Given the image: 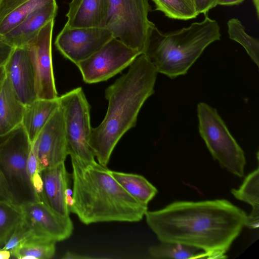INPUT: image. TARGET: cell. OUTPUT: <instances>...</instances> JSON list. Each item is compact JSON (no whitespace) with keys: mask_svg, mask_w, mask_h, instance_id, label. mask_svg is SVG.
Segmentation results:
<instances>
[{"mask_svg":"<svg viewBox=\"0 0 259 259\" xmlns=\"http://www.w3.org/2000/svg\"><path fill=\"white\" fill-rule=\"evenodd\" d=\"M149 227L161 242L197 248L207 258H225L245 225L244 211L226 199L174 202L147 211Z\"/></svg>","mask_w":259,"mask_h":259,"instance_id":"6da1fadb","label":"cell"},{"mask_svg":"<svg viewBox=\"0 0 259 259\" xmlns=\"http://www.w3.org/2000/svg\"><path fill=\"white\" fill-rule=\"evenodd\" d=\"M157 73L142 54L131 64L127 72L106 89L107 110L101 123L92 128L90 139L93 154L101 165L107 167L118 141L135 126L142 106L154 93Z\"/></svg>","mask_w":259,"mask_h":259,"instance_id":"7a4b0ae2","label":"cell"},{"mask_svg":"<svg viewBox=\"0 0 259 259\" xmlns=\"http://www.w3.org/2000/svg\"><path fill=\"white\" fill-rule=\"evenodd\" d=\"M73 204L69 208L85 225L141 221L148 210L113 178L110 169L96 161L71 158Z\"/></svg>","mask_w":259,"mask_h":259,"instance_id":"3957f363","label":"cell"},{"mask_svg":"<svg viewBox=\"0 0 259 259\" xmlns=\"http://www.w3.org/2000/svg\"><path fill=\"white\" fill-rule=\"evenodd\" d=\"M220 37L218 22L205 14L202 21L171 32L163 33L153 25L143 54L157 72L173 79L186 74L206 47Z\"/></svg>","mask_w":259,"mask_h":259,"instance_id":"277c9868","label":"cell"},{"mask_svg":"<svg viewBox=\"0 0 259 259\" xmlns=\"http://www.w3.org/2000/svg\"><path fill=\"white\" fill-rule=\"evenodd\" d=\"M31 147L28 137L20 124L10 133L0 148V172L13 203L20 206L39 200L28 169Z\"/></svg>","mask_w":259,"mask_h":259,"instance_id":"5b68a950","label":"cell"},{"mask_svg":"<svg viewBox=\"0 0 259 259\" xmlns=\"http://www.w3.org/2000/svg\"><path fill=\"white\" fill-rule=\"evenodd\" d=\"M197 111L199 134L213 159L230 172L243 177L246 164L244 151L217 109L204 102H200Z\"/></svg>","mask_w":259,"mask_h":259,"instance_id":"8992f818","label":"cell"},{"mask_svg":"<svg viewBox=\"0 0 259 259\" xmlns=\"http://www.w3.org/2000/svg\"><path fill=\"white\" fill-rule=\"evenodd\" d=\"M106 28L114 37L143 54L149 32L154 25L148 19V0H109Z\"/></svg>","mask_w":259,"mask_h":259,"instance_id":"52a82bcc","label":"cell"},{"mask_svg":"<svg viewBox=\"0 0 259 259\" xmlns=\"http://www.w3.org/2000/svg\"><path fill=\"white\" fill-rule=\"evenodd\" d=\"M64 115L68 155L85 163L95 161L90 145V106L81 88L59 97Z\"/></svg>","mask_w":259,"mask_h":259,"instance_id":"ba28073f","label":"cell"},{"mask_svg":"<svg viewBox=\"0 0 259 259\" xmlns=\"http://www.w3.org/2000/svg\"><path fill=\"white\" fill-rule=\"evenodd\" d=\"M141 54L112 37L100 50L76 64L83 81L95 83L107 80L129 66Z\"/></svg>","mask_w":259,"mask_h":259,"instance_id":"9c48e42d","label":"cell"},{"mask_svg":"<svg viewBox=\"0 0 259 259\" xmlns=\"http://www.w3.org/2000/svg\"><path fill=\"white\" fill-rule=\"evenodd\" d=\"M54 19L50 21L26 47L34 69L37 99L58 97L54 76L52 39Z\"/></svg>","mask_w":259,"mask_h":259,"instance_id":"30bf717a","label":"cell"},{"mask_svg":"<svg viewBox=\"0 0 259 259\" xmlns=\"http://www.w3.org/2000/svg\"><path fill=\"white\" fill-rule=\"evenodd\" d=\"M113 36L106 28H70L64 25L55 45L67 59L77 64L100 50Z\"/></svg>","mask_w":259,"mask_h":259,"instance_id":"8fae6325","label":"cell"},{"mask_svg":"<svg viewBox=\"0 0 259 259\" xmlns=\"http://www.w3.org/2000/svg\"><path fill=\"white\" fill-rule=\"evenodd\" d=\"M31 144L38 160L39 171L64 162L68 153L63 112L60 105Z\"/></svg>","mask_w":259,"mask_h":259,"instance_id":"7c38bea8","label":"cell"},{"mask_svg":"<svg viewBox=\"0 0 259 259\" xmlns=\"http://www.w3.org/2000/svg\"><path fill=\"white\" fill-rule=\"evenodd\" d=\"M21 207L22 221L33 234L51 238L56 242L66 240L71 235L73 226L69 215L57 213L40 200Z\"/></svg>","mask_w":259,"mask_h":259,"instance_id":"4fadbf2b","label":"cell"},{"mask_svg":"<svg viewBox=\"0 0 259 259\" xmlns=\"http://www.w3.org/2000/svg\"><path fill=\"white\" fill-rule=\"evenodd\" d=\"M4 67L7 78L23 104L27 106L37 99L34 69L26 46L14 48Z\"/></svg>","mask_w":259,"mask_h":259,"instance_id":"5bb4252c","label":"cell"},{"mask_svg":"<svg viewBox=\"0 0 259 259\" xmlns=\"http://www.w3.org/2000/svg\"><path fill=\"white\" fill-rule=\"evenodd\" d=\"M42 181L40 200L57 213L69 215L65 200V192L69 186V175L64 162L39 171Z\"/></svg>","mask_w":259,"mask_h":259,"instance_id":"9a60e30c","label":"cell"},{"mask_svg":"<svg viewBox=\"0 0 259 259\" xmlns=\"http://www.w3.org/2000/svg\"><path fill=\"white\" fill-rule=\"evenodd\" d=\"M57 10L55 0L35 10L18 26L0 37L14 48L25 47L47 23L55 19Z\"/></svg>","mask_w":259,"mask_h":259,"instance_id":"2e32d148","label":"cell"},{"mask_svg":"<svg viewBox=\"0 0 259 259\" xmlns=\"http://www.w3.org/2000/svg\"><path fill=\"white\" fill-rule=\"evenodd\" d=\"M109 0H71L65 25L70 28H106Z\"/></svg>","mask_w":259,"mask_h":259,"instance_id":"e0dca14e","label":"cell"},{"mask_svg":"<svg viewBox=\"0 0 259 259\" xmlns=\"http://www.w3.org/2000/svg\"><path fill=\"white\" fill-rule=\"evenodd\" d=\"M25 109L6 77L0 85V136L9 135L21 124Z\"/></svg>","mask_w":259,"mask_h":259,"instance_id":"ac0fdd59","label":"cell"},{"mask_svg":"<svg viewBox=\"0 0 259 259\" xmlns=\"http://www.w3.org/2000/svg\"><path fill=\"white\" fill-rule=\"evenodd\" d=\"M59 105L58 97L53 99H36L25 106L21 124L31 144Z\"/></svg>","mask_w":259,"mask_h":259,"instance_id":"d6986e66","label":"cell"},{"mask_svg":"<svg viewBox=\"0 0 259 259\" xmlns=\"http://www.w3.org/2000/svg\"><path fill=\"white\" fill-rule=\"evenodd\" d=\"M237 199L247 203L252 206V211L247 215L245 223L249 229H256L259 226V168L249 174L238 189L231 190Z\"/></svg>","mask_w":259,"mask_h":259,"instance_id":"ffe728a7","label":"cell"},{"mask_svg":"<svg viewBox=\"0 0 259 259\" xmlns=\"http://www.w3.org/2000/svg\"><path fill=\"white\" fill-rule=\"evenodd\" d=\"M113 178L132 196L148 206L157 193V189L142 176L110 170Z\"/></svg>","mask_w":259,"mask_h":259,"instance_id":"44dd1931","label":"cell"},{"mask_svg":"<svg viewBox=\"0 0 259 259\" xmlns=\"http://www.w3.org/2000/svg\"><path fill=\"white\" fill-rule=\"evenodd\" d=\"M56 242L51 238L32 234L11 251V255L19 259L51 258L55 253Z\"/></svg>","mask_w":259,"mask_h":259,"instance_id":"7402d4cb","label":"cell"},{"mask_svg":"<svg viewBox=\"0 0 259 259\" xmlns=\"http://www.w3.org/2000/svg\"><path fill=\"white\" fill-rule=\"evenodd\" d=\"M200 250L197 248L178 243L161 242L159 245L150 247L148 252L156 259L207 258L205 252Z\"/></svg>","mask_w":259,"mask_h":259,"instance_id":"603a6c76","label":"cell"},{"mask_svg":"<svg viewBox=\"0 0 259 259\" xmlns=\"http://www.w3.org/2000/svg\"><path fill=\"white\" fill-rule=\"evenodd\" d=\"M155 10L171 19L187 20L196 18L198 13L194 0H152Z\"/></svg>","mask_w":259,"mask_h":259,"instance_id":"cb8c5ba5","label":"cell"},{"mask_svg":"<svg viewBox=\"0 0 259 259\" xmlns=\"http://www.w3.org/2000/svg\"><path fill=\"white\" fill-rule=\"evenodd\" d=\"M229 37L241 45L247 53L259 66V41L257 38L248 35L241 22L237 18H232L227 22Z\"/></svg>","mask_w":259,"mask_h":259,"instance_id":"d4e9b609","label":"cell"},{"mask_svg":"<svg viewBox=\"0 0 259 259\" xmlns=\"http://www.w3.org/2000/svg\"><path fill=\"white\" fill-rule=\"evenodd\" d=\"M22 220L21 206L0 200V246L5 245Z\"/></svg>","mask_w":259,"mask_h":259,"instance_id":"484cf974","label":"cell"},{"mask_svg":"<svg viewBox=\"0 0 259 259\" xmlns=\"http://www.w3.org/2000/svg\"><path fill=\"white\" fill-rule=\"evenodd\" d=\"M55 0H28L9 14L0 23V36L20 24L31 13Z\"/></svg>","mask_w":259,"mask_h":259,"instance_id":"4316f807","label":"cell"},{"mask_svg":"<svg viewBox=\"0 0 259 259\" xmlns=\"http://www.w3.org/2000/svg\"><path fill=\"white\" fill-rule=\"evenodd\" d=\"M32 234L33 233L22 220L15 228L2 248L11 252Z\"/></svg>","mask_w":259,"mask_h":259,"instance_id":"83f0119b","label":"cell"},{"mask_svg":"<svg viewBox=\"0 0 259 259\" xmlns=\"http://www.w3.org/2000/svg\"><path fill=\"white\" fill-rule=\"evenodd\" d=\"M28 0H0V23L11 13Z\"/></svg>","mask_w":259,"mask_h":259,"instance_id":"f1b7e54d","label":"cell"},{"mask_svg":"<svg viewBox=\"0 0 259 259\" xmlns=\"http://www.w3.org/2000/svg\"><path fill=\"white\" fill-rule=\"evenodd\" d=\"M198 13L206 14L208 11L215 7L218 0H194Z\"/></svg>","mask_w":259,"mask_h":259,"instance_id":"f546056e","label":"cell"},{"mask_svg":"<svg viewBox=\"0 0 259 259\" xmlns=\"http://www.w3.org/2000/svg\"><path fill=\"white\" fill-rule=\"evenodd\" d=\"M27 166L29 175L31 177L37 172H39L38 162L37 157L33 151L31 149L29 154Z\"/></svg>","mask_w":259,"mask_h":259,"instance_id":"4dcf8cb0","label":"cell"},{"mask_svg":"<svg viewBox=\"0 0 259 259\" xmlns=\"http://www.w3.org/2000/svg\"><path fill=\"white\" fill-rule=\"evenodd\" d=\"M14 48L3 41L0 37V66H4Z\"/></svg>","mask_w":259,"mask_h":259,"instance_id":"1f68e13d","label":"cell"},{"mask_svg":"<svg viewBox=\"0 0 259 259\" xmlns=\"http://www.w3.org/2000/svg\"><path fill=\"white\" fill-rule=\"evenodd\" d=\"M0 200L12 202V199L5 181L0 172Z\"/></svg>","mask_w":259,"mask_h":259,"instance_id":"d6a6232c","label":"cell"},{"mask_svg":"<svg viewBox=\"0 0 259 259\" xmlns=\"http://www.w3.org/2000/svg\"><path fill=\"white\" fill-rule=\"evenodd\" d=\"M31 182L34 190L40 200L42 189V181L39 172H37L33 175L31 177Z\"/></svg>","mask_w":259,"mask_h":259,"instance_id":"836d02e7","label":"cell"},{"mask_svg":"<svg viewBox=\"0 0 259 259\" xmlns=\"http://www.w3.org/2000/svg\"><path fill=\"white\" fill-rule=\"evenodd\" d=\"M62 258L65 259H80V258H92L90 256H88L87 255H83L81 254H79L76 253L75 252H72L71 251H67L64 255L62 257Z\"/></svg>","mask_w":259,"mask_h":259,"instance_id":"e575fe53","label":"cell"},{"mask_svg":"<svg viewBox=\"0 0 259 259\" xmlns=\"http://www.w3.org/2000/svg\"><path fill=\"white\" fill-rule=\"evenodd\" d=\"M244 0H218L217 5L233 6L241 3Z\"/></svg>","mask_w":259,"mask_h":259,"instance_id":"d590c367","label":"cell"},{"mask_svg":"<svg viewBox=\"0 0 259 259\" xmlns=\"http://www.w3.org/2000/svg\"><path fill=\"white\" fill-rule=\"evenodd\" d=\"M11 256L10 251L3 248H0V259H8Z\"/></svg>","mask_w":259,"mask_h":259,"instance_id":"8d00e7d4","label":"cell"},{"mask_svg":"<svg viewBox=\"0 0 259 259\" xmlns=\"http://www.w3.org/2000/svg\"><path fill=\"white\" fill-rule=\"evenodd\" d=\"M65 203L68 208L72 206L73 204V199L72 196L65 195Z\"/></svg>","mask_w":259,"mask_h":259,"instance_id":"74e56055","label":"cell"},{"mask_svg":"<svg viewBox=\"0 0 259 259\" xmlns=\"http://www.w3.org/2000/svg\"><path fill=\"white\" fill-rule=\"evenodd\" d=\"M6 77L4 66H0V85L2 84Z\"/></svg>","mask_w":259,"mask_h":259,"instance_id":"f35d334b","label":"cell"},{"mask_svg":"<svg viewBox=\"0 0 259 259\" xmlns=\"http://www.w3.org/2000/svg\"><path fill=\"white\" fill-rule=\"evenodd\" d=\"M257 17L259 16V0H252Z\"/></svg>","mask_w":259,"mask_h":259,"instance_id":"ab89813d","label":"cell"},{"mask_svg":"<svg viewBox=\"0 0 259 259\" xmlns=\"http://www.w3.org/2000/svg\"><path fill=\"white\" fill-rule=\"evenodd\" d=\"M10 134L7 136H0V148L3 146V145L4 144L5 141L7 140Z\"/></svg>","mask_w":259,"mask_h":259,"instance_id":"60d3db41","label":"cell"}]
</instances>
